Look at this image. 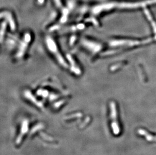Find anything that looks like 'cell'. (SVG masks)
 <instances>
[{
  "label": "cell",
  "instance_id": "6da1fadb",
  "mask_svg": "<svg viewBox=\"0 0 156 155\" xmlns=\"http://www.w3.org/2000/svg\"><path fill=\"white\" fill-rule=\"evenodd\" d=\"M111 116L112 118V128L114 133L115 135H118L120 132V129L117 120V111L116 109L115 104L114 102L111 103Z\"/></svg>",
  "mask_w": 156,
  "mask_h": 155
},
{
  "label": "cell",
  "instance_id": "7a4b0ae2",
  "mask_svg": "<svg viewBox=\"0 0 156 155\" xmlns=\"http://www.w3.org/2000/svg\"><path fill=\"white\" fill-rule=\"evenodd\" d=\"M46 42H47V44L48 47H49V48L50 49L49 50L51 51V52H53V53L55 56L58 57L57 59H58V61L60 63H61L62 65V66H63L64 67H66L65 63L64 61L62 56L61 55L60 53H59L57 47V46L55 45L54 40L48 37L46 40Z\"/></svg>",
  "mask_w": 156,
  "mask_h": 155
},
{
  "label": "cell",
  "instance_id": "3957f363",
  "mask_svg": "<svg viewBox=\"0 0 156 155\" xmlns=\"http://www.w3.org/2000/svg\"><path fill=\"white\" fill-rule=\"evenodd\" d=\"M28 129V122L27 120L24 121V122H23L22 124V126L21 128V133L20 134V135H19V136L18 137L17 141H16V143L17 144H19L21 142V141L22 138V137L23 136V135H24L25 134Z\"/></svg>",
  "mask_w": 156,
  "mask_h": 155
},
{
  "label": "cell",
  "instance_id": "277c9868",
  "mask_svg": "<svg viewBox=\"0 0 156 155\" xmlns=\"http://www.w3.org/2000/svg\"><path fill=\"white\" fill-rule=\"evenodd\" d=\"M138 132L139 134L142 135L146 137V139L149 141H156V136H153L151 134L149 133L147 131L142 129H139L138 131Z\"/></svg>",
  "mask_w": 156,
  "mask_h": 155
}]
</instances>
